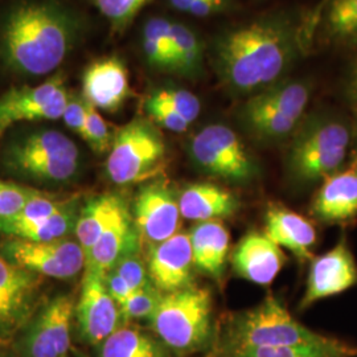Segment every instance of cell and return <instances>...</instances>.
<instances>
[{
    "label": "cell",
    "instance_id": "obj_28",
    "mask_svg": "<svg viewBox=\"0 0 357 357\" xmlns=\"http://www.w3.org/2000/svg\"><path fill=\"white\" fill-rule=\"evenodd\" d=\"M171 33L175 52L174 73L187 79L202 78L205 72L206 56L203 38L191 26L174 22L171 26Z\"/></svg>",
    "mask_w": 357,
    "mask_h": 357
},
{
    "label": "cell",
    "instance_id": "obj_47",
    "mask_svg": "<svg viewBox=\"0 0 357 357\" xmlns=\"http://www.w3.org/2000/svg\"><path fill=\"white\" fill-rule=\"evenodd\" d=\"M66 357H69V356H66Z\"/></svg>",
    "mask_w": 357,
    "mask_h": 357
},
{
    "label": "cell",
    "instance_id": "obj_37",
    "mask_svg": "<svg viewBox=\"0 0 357 357\" xmlns=\"http://www.w3.org/2000/svg\"><path fill=\"white\" fill-rule=\"evenodd\" d=\"M150 0H94L97 8L115 29L128 26Z\"/></svg>",
    "mask_w": 357,
    "mask_h": 357
},
{
    "label": "cell",
    "instance_id": "obj_23",
    "mask_svg": "<svg viewBox=\"0 0 357 357\" xmlns=\"http://www.w3.org/2000/svg\"><path fill=\"white\" fill-rule=\"evenodd\" d=\"M268 238L280 248H286L299 259L312 257L317 243V230L301 215L290 209L273 205L265 216V231Z\"/></svg>",
    "mask_w": 357,
    "mask_h": 357
},
{
    "label": "cell",
    "instance_id": "obj_25",
    "mask_svg": "<svg viewBox=\"0 0 357 357\" xmlns=\"http://www.w3.org/2000/svg\"><path fill=\"white\" fill-rule=\"evenodd\" d=\"M128 209L126 202L114 193H103L90 199L78 213L77 218V241L81 245L85 257L103 231Z\"/></svg>",
    "mask_w": 357,
    "mask_h": 357
},
{
    "label": "cell",
    "instance_id": "obj_3",
    "mask_svg": "<svg viewBox=\"0 0 357 357\" xmlns=\"http://www.w3.org/2000/svg\"><path fill=\"white\" fill-rule=\"evenodd\" d=\"M354 144V122L332 110L305 116L294 131L287 168L303 184L323 183L347 165Z\"/></svg>",
    "mask_w": 357,
    "mask_h": 357
},
{
    "label": "cell",
    "instance_id": "obj_12",
    "mask_svg": "<svg viewBox=\"0 0 357 357\" xmlns=\"http://www.w3.org/2000/svg\"><path fill=\"white\" fill-rule=\"evenodd\" d=\"M69 94L61 73L38 86L7 90L0 97V139L16 123L63 118Z\"/></svg>",
    "mask_w": 357,
    "mask_h": 357
},
{
    "label": "cell",
    "instance_id": "obj_41",
    "mask_svg": "<svg viewBox=\"0 0 357 357\" xmlns=\"http://www.w3.org/2000/svg\"><path fill=\"white\" fill-rule=\"evenodd\" d=\"M229 3L230 0H184L175 7V10L197 17H206L224 13Z\"/></svg>",
    "mask_w": 357,
    "mask_h": 357
},
{
    "label": "cell",
    "instance_id": "obj_15",
    "mask_svg": "<svg viewBox=\"0 0 357 357\" xmlns=\"http://www.w3.org/2000/svg\"><path fill=\"white\" fill-rule=\"evenodd\" d=\"M75 318L81 340L96 347L121 327L119 307L107 291L101 274L85 270Z\"/></svg>",
    "mask_w": 357,
    "mask_h": 357
},
{
    "label": "cell",
    "instance_id": "obj_40",
    "mask_svg": "<svg viewBox=\"0 0 357 357\" xmlns=\"http://www.w3.org/2000/svg\"><path fill=\"white\" fill-rule=\"evenodd\" d=\"M63 119L66 126L73 130L81 138L85 137V126H86V101L82 96L69 94V100L65 107Z\"/></svg>",
    "mask_w": 357,
    "mask_h": 357
},
{
    "label": "cell",
    "instance_id": "obj_29",
    "mask_svg": "<svg viewBox=\"0 0 357 357\" xmlns=\"http://www.w3.org/2000/svg\"><path fill=\"white\" fill-rule=\"evenodd\" d=\"M78 213L72 206L65 205L57 213L23 225H6L0 227V233L28 241H54L61 240L76 229Z\"/></svg>",
    "mask_w": 357,
    "mask_h": 357
},
{
    "label": "cell",
    "instance_id": "obj_9",
    "mask_svg": "<svg viewBox=\"0 0 357 357\" xmlns=\"http://www.w3.org/2000/svg\"><path fill=\"white\" fill-rule=\"evenodd\" d=\"M187 151L193 166L211 178L234 184L255 180L259 167L238 134L222 123L208 125L192 137Z\"/></svg>",
    "mask_w": 357,
    "mask_h": 357
},
{
    "label": "cell",
    "instance_id": "obj_13",
    "mask_svg": "<svg viewBox=\"0 0 357 357\" xmlns=\"http://www.w3.org/2000/svg\"><path fill=\"white\" fill-rule=\"evenodd\" d=\"M43 278L0 255V345L10 344L36 314Z\"/></svg>",
    "mask_w": 357,
    "mask_h": 357
},
{
    "label": "cell",
    "instance_id": "obj_10",
    "mask_svg": "<svg viewBox=\"0 0 357 357\" xmlns=\"http://www.w3.org/2000/svg\"><path fill=\"white\" fill-rule=\"evenodd\" d=\"M0 255L19 268L41 277L70 280L85 270L86 257L78 241H28L11 238L0 243Z\"/></svg>",
    "mask_w": 357,
    "mask_h": 357
},
{
    "label": "cell",
    "instance_id": "obj_14",
    "mask_svg": "<svg viewBox=\"0 0 357 357\" xmlns=\"http://www.w3.org/2000/svg\"><path fill=\"white\" fill-rule=\"evenodd\" d=\"M178 195L163 178H153L138 192L132 220L141 241L150 249L180 231Z\"/></svg>",
    "mask_w": 357,
    "mask_h": 357
},
{
    "label": "cell",
    "instance_id": "obj_21",
    "mask_svg": "<svg viewBox=\"0 0 357 357\" xmlns=\"http://www.w3.org/2000/svg\"><path fill=\"white\" fill-rule=\"evenodd\" d=\"M181 217L195 222L220 221L237 213L238 199L231 192L211 183L190 184L178 193Z\"/></svg>",
    "mask_w": 357,
    "mask_h": 357
},
{
    "label": "cell",
    "instance_id": "obj_6",
    "mask_svg": "<svg viewBox=\"0 0 357 357\" xmlns=\"http://www.w3.org/2000/svg\"><path fill=\"white\" fill-rule=\"evenodd\" d=\"M311 96V81L284 78L246 98L238 112L240 123L257 141H283L305 118Z\"/></svg>",
    "mask_w": 357,
    "mask_h": 357
},
{
    "label": "cell",
    "instance_id": "obj_43",
    "mask_svg": "<svg viewBox=\"0 0 357 357\" xmlns=\"http://www.w3.org/2000/svg\"><path fill=\"white\" fill-rule=\"evenodd\" d=\"M105 284L118 307L125 303L131 296V294L134 293V290L128 286V282L125 281L122 277H119L113 270H110L105 275Z\"/></svg>",
    "mask_w": 357,
    "mask_h": 357
},
{
    "label": "cell",
    "instance_id": "obj_1",
    "mask_svg": "<svg viewBox=\"0 0 357 357\" xmlns=\"http://www.w3.org/2000/svg\"><path fill=\"white\" fill-rule=\"evenodd\" d=\"M306 31L287 13H274L220 33L209 60L220 84L250 97L287 78L305 51Z\"/></svg>",
    "mask_w": 357,
    "mask_h": 357
},
{
    "label": "cell",
    "instance_id": "obj_27",
    "mask_svg": "<svg viewBox=\"0 0 357 357\" xmlns=\"http://www.w3.org/2000/svg\"><path fill=\"white\" fill-rule=\"evenodd\" d=\"M97 357H169V349L156 336L121 326L97 345Z\"/></svg>",
    "mask_w": 357,
    "mask_h": 357
},
{
    "label": "cell",
    "instance_id": "obj_17",
    "mask_svg": "<svg viewBox=\"0 0 357 357\" xmlns=\"http://www.w3.org/2000/svg\"><path fill=\"white\" fill-rule=\"evenodd\" d=\"M147 268L153 287L162 294L191 287L195 264L188 231H178L153 246L149 252Z\"/></svg>",
    "mask_w": 357,
    "mask_h": 357
},
{
    "label": "cell",
    "instance_id": "obj_33",
    "mask_svg": "<svg viewBox=\"0 0 357 357\" xmlns=\"http://www.w3.org/2000/svg\"><path fill=\"white\" fill-rule=\"evenodd\" d=\"M162 295L153 284H150L146 289L134 291L125 303L119 306V312L122 321L130 320H150L153 318V312L159 305Z\"/></svg>",
    "mask_w": 357,
    "mask_h": 357
},
{
    "label": "cell",
    "instance_id": "obj_26",
    "mask_svg": "<svg viewBox=\"0 0 357 357\" xmlns=\"http://www.w3.org/2000/svg\"><path fill=\"white\" fill-rule=\"evenodd\" d=\"M318 24L327 44L357 51V0H326Z\"/></svg>",
    "mask_w": 357,
    "mask_h": 357
},
{
    "label": "cell",
    "instance_id": "obj_5",
    "mask_svg": "<svg viewBox=\"0 0 357 357\" xmlns=\"http://www.w3.org/2000/svg\"><path fill=\"white\" fill-rule=\"evenodd\" d=\"M155 336L178 355L204 349L212 336V296L202 287L162 295L150 319Z\"/></svg>",
    "mask_w": 357,
    "mask_h": 357
},
{
    "label": "cell",
    "instance_id": "obj_4",
    "mask_svg": "<svg viewBox=\"0 0 357 357\" xmlns=\"http://www.w3.org/2000/svg\"><path fill=\"white\" fill-rule=\"evenodd\" d=\"M335 337L312 331L294 318L281 301L268 295L258 306L236 315L225 337L230 356L257 347H320Z\"/></svg>",
    "mask_w": 357,
    "mask_h": 357
},
{
    "label": "cell",
    "instance_id": "obj_24",
    "mask_svg": "<svg viewBox=\"0 0 357 357\" xmlns=\"http://www.w3.org/2000/svg\"><path fill=\"white\" fill-rule=\"evenodd\" d=\"M195 268L221 280L229 253V231L221 221L196 222L188 231Z\"/></svg>",
    "mask_w": 357,
    "mask_h": 357
},
{
    "label": "cell",
    "instance_id": "obj_7",
    "mask_svg": "<svg viewBox=\"0 0 357 357\" xmlns=\"http://www.w3.org/2000/svg\"><path fill=\"white\" fill-rule=\"evenodd\" d=\"M3 163L16 176L44 184H63L76 178L79 151L63 132L38 130L8 143Z\"/></svg>",
    "mask_w": 357,
    "mask_h": 357
},
{
    "label": "cell",
    "instance_id": "obj_36",
    "mask_svg": "<svg viewBox=\"0 0 357 357\" xmlns=\"http://www.w3.org/2000/svg\"><path fill=\"white\" fill-rule=\"evenodd\" d=\"M86 101V100H85ZM114 135L112 134L109 125L100 114L98 109L86 101V126L84 139L88 142L94 153H103L110 151Z\"/></svg>",
    "mask_w": 357,
    "mask_h": 357
},
{
    "label": "cell",
    "instance_id": "obj_38",
    "mask_svg": "<svg viewBox=\"0 0 357 357\" xmlns=\"http://www.w3.org/2000/svg\"><path fill=\"white\" fill-rule=\"evenodd\" d=\"M144 110L155 125H159L160 128H167L172 132H185L191 126L188 121L165 103L153 98L151 94L146 100Z\"/></svg>",
    "mask_w": 357,
    "mask_h": 357
},
{
    "label": "cell",
    "instance_id": "obj_44",
    "mask_svg": "<svg viewBox=\"0 0 357 357\" xmlns=\"http://www.w3.org/2000/svg\"><path fill=\"white\" fill-rule=\"evenodd\" d=\"M351 158L357 162V119L354 121V144H352Z\"/></svg>",
    "mask_w": 357,
    "mask_h": 357
},
{
    "label": "cell",
    "instance_id": "obj_8",
    "mask_svg": "<svg viewBox=\"0 0 357 357\" xmlns=\"http://www.w3.org/2000/svg\"><path fill=\"white\" fill-rule=\"evenodd\" d=\"M166 142L151 119L134 118L115 132L106 174L116 185L156 178L165 168Z\"/></svg>",
    "mask_w": 357,
    "mask_h": 357
},
{
    "label": "cell",
    "instance_id": "obj_35",
    "mask_svg": "<svg viewBox=\"0 0 357 357\" xmlns=\"http://www.w3.org/2000/svg\"><path fill=\"white\" fill-rule=\"evenodd\" d=\"M112 270L128 282V286L134 291L146 289L153 284L150 280L147 262L142 258L139 249L122 255Z\"/></svg>",
    "mask_w": 357,
    "mask_h": 357
},
{
    "label": "cell",
    "instance_id": "obj_42",
    "mask_svg": "<svg viewBox=\"0 0 357 357\" xmlns=\"http://www.w3.org/2000/svg\"><path fill=\"white\" fill-rule=\"evenodd\" d=\"M343 93L348 106L357 119V54L349 61L343 78Z\"/></svg>",
    "mask_w": 357,
    "mask_h": 357
},
{
    "label": "cell",
    "instance_id": "obj_31",
    "mask_svg": "<svg viewBox=\"0 0 357 357\" xmlns=\"http://www.w3.org/2000/svg\"><path fill=\"white\" fill-rule=\"evenodd\" d=\"M230 357H357V347L335 337L331 343L320 347H257Z\"/></svg>",
    "mask_w": 357,
    "mask_h": 357
},
{
    "label": "cell",
    "instance_id": "obj_39",
    "mask_svg": "<svg viewBox=\"0 0 357 357\" xmlns=\"http://www.w3.org/2000/svg\"><path fill=\"white\" fill-rule=\"evenodd\" d=\"M33 192L32 188L0 180V220L20 212Z\"/></svg>",
    "mask_w": 357,
    "mask_h": 357
},
{
    "label": "cell",
    "instance_id": "obj_30",
    "mask_svg": "<svg viewBox=\"0 0 357 357\" xmlns=\"http://www.w3.org/2000/svg\"><path fill=\"white\" fill-rule=\"evenodd\" d=\"M171 26L172 22L166 17H151L143 26L142 50L151 68L174 73L175 52Z\"/></svg>",
    "mask_w": 357,
    "mask_h": 357
},
{
    "label": "cell",
    "instance_id": "obj_32",
    "mask_svg": "<svg viewBox=\"0 0 357 357\" xmlns=\"http://www.w3.org/2000/svg\"><path fill=\"white\" fill-rule=\"evenodd\" d=\"M65 205L66 204L63 202L44 196L43 193L35 190L20 212H17L15 216L0 220V227L23 225V224L35 222L57 213L61 208H64Z\"/></svg>",
    "mask_w": 357,
    "mask_h": 357
},
{
    "label": "cell",
    "instance_id": "obj_22",
    "mask_svg": "<svg viewBox=\"0 0 357 357\" xmlns=\"http://www.w3.org/2000/svg\"><path fill=\"white\" fill-rule=\"evenodd\" d=\"M141 243L132 216L126 211L103 231L98 241L90 249L86 255L85 270L105 277L122 255L138 250Z\"/></svg>",
    "mask_w": 357,
    "mask_h": 357
},
{
    "label": "cell",
    "instance_id": "obj_45",
    "mask_svg": "<svg viewBox=\"0 0 357 357\" xmlns=\"http://www.w3.org/2000/svg\"><path fill=\"white\" fill-rule=\"evenodd\" d=\"M181 1H184V0H169V3H171V6L175 8L178 4H180Z\"/></svg>",
    "mask_w": 357,
    "mask_h": 357
},
{
    "label": "cell",
    "instance_id": "obj_18",
    "mask_svg": "<svg viewBox=\"0 0 357 357\" xmlns=\"http://www.w3.org/2000/svg\"><path fill=\"white\" fill-rule=\"evenodd\" d=\"M131 94L128 70L116 57H103L85 69L82 78V97L96 109L115 113Z\"/></svg>",
    "mask_w": 357,
    "mask_h": 357
},
{
    "label": "cell",
    "instance_id": "obj_19",
    "mask_svg": "<svg viewBox=\"0 0 357 357\" xmlns=\"http://www.w3.org/2000/svg\"><path fill=\"white\" fill-rule=\"evenodd\" d=\"M311 213L321 222L340 225L354 221L357 217V162L326 178L314 196Z\"/></svg>",
    "mask_w": 357,
    "mask_h": 357
},
{
    "label": "cell",
    "instance_id": "obj_2",
    "mask_svg": "<svg viewBox=\"0 0 357 357\" xmlns=\"http://www.w3.org/2000/svg\"><path fill=\"white\" fill-rule=\"evenodd\" d=\"M77 36L75 19L53 3H24L13 8L1 29V54L15 72L45 76L56 70Z\"/></svg>",
    "mask_w": 357,
    "mask_h": 357
},
{
    "label": "cell",
    "instance_id": "obj_11",
    "mask_svg": "<svg viewBox=\"0 0 357 357\" xmlns=\"http://www.w3.org/2000/svg\"><path fill=\"white\" fill-rule=\"evenodd\" d=\"M76 312L75 299L64 294L36 311L17 342L19 357H66Z\"/></svg>",
    "mask_w": 357,
    "mask_h": 357
},
{
    "label": "cell",
    "instance_id": "obj_20",
    "mask_svg": "<svg viewBox=\"0 0 357 357\" xmlns=\"http://www.w3.org/2000/svg\"><path fill=\"white\" fill-rule=\"evenodd\" d=\"M283 262L281 248L261 231L245 234L231 255L234 271L243 280L261 286H268L275 280Z\"/></svg>",
    "mask_w": 357,
    "mask_h": 357
},
{
    "label": "cell",
    "instance_id": "obj_34",
    "mask_svg": "<svg viewBox=\"0 0 357 357\" xmlns=\"http://www.w3.org/2000/svg\"><path fill=\"white\" fill-rule=\"evenodd\" d=\"M151 96L158 101L171 107L190 123H193L202 112V103L190 90L181 88H162L153 91Z\"/></svg>",
    "mask_w": 357,
    "mask_h": 357
},
{
    "label": "cell",
    "instance_id": "obj_16",
    "mask_svg": "<svg viewBox=\"0 0 357 357\" xmlns=\"http://www.w3.org/2000/svg\"><path fill=\"white\" fill-rule=\"evenodd\" d=\"M357 286V262L344 236L328 252L312 259L301 308L345 293Z\"/></svg>",
    "mask_w": 357,
    "mask_h": 357
},
{
    "label": "cell",
    "instance_id": "obj_46",
    "mask_svg": "<svg viewBox=\"0 0 357 357\" xmlns=\"http://www.w3.org/2000/svg\"><path fill=\"white\" fill-rule=\"evenodd\" d=\"M78 357H88L86 355H82V354H78Z\"/></svg>",
    "mask_w": 357,
    "mask_h": 357
}]
</instances>
